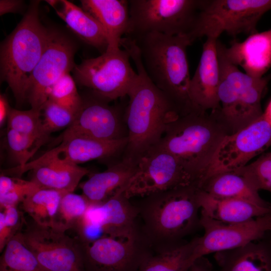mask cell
<instances>
[{
	"label": "cell",
	"instance_id": "obj_1",
	"mask_svg": "<svg viewBox=\"0 0 271 271\" xmlns=\"http://www.w3.org/2000/svg\"><path fill=\"white\" fill-rule=\"evenodd\" d=\"M121 46L129 53L138 74L127 93L128 101L124 111L128 143L122 157L137 160L159 143L167 125L181 114L147 75L134 42L125 38Z\"/></svg>",
	"mask_w": 271,
	"mask_h": 271
},
{
	"label": "cell",
	"instance_id": "obj_2",
	"mask_svg": "<svg viewBox=\"0 0 271 271\" xmlns=\"http://www.w3.org/2000/svg\"><path fill=\"white\" fill-rule=\"evenodd\" d=\"M199 188L194 184L140 198L133 203L140 231L153 249L183 240L200 225Z\"/></svg>",
	"mask_w": 271,
	"mask_h": 271
},
{
	"label": "cell",
	"instance_id": "obj_3",
	"mask_svg": "<svg viewBox=\"0 0 271 271\" xmlns=\"http://www.w3.org/2000/svg\"><path fill=\"white\" fill-rule=\"evenodd\" d=\"M128 38L134 42L150 80L173 102L181 115L193 111L187 56V48L192 43L188 36L149 33Z\"/></svg>",
	"mask_w": 271,
	"mask_h": 271
},
{
	"label": "cell",
	"instance_id": "obj_4",
	"mask_svg": "<svg viewBox=\"0 0 271 271\" xmlns=\"http://www.w3.org/2000/svg\"><path fill=\"white\" fill-rule=\"evenodd\" d=\"M228 134L226 126L213 113L193 111L171 122L157 145L176 157L199 187Z\"/></svg>",
	"mask_w": 271,
	"mask_h": 271
},
{
	"label": "cell",
	"instance_id": "obj_5",
	"mask_svg": "<svg viewBox=\"0 0 271 271\" xmlns=\"http://www.w3.org/2000/svg\"><path fill=\"white\" fill-rule=\"evenodd\" d=\"M40 3L31 1L22 19L1 45V80L8 83L18 104L26 100L27 83L50 37L51 30L40 20Z\"/></svg>",
	"mask_w": 271,
	"mask_h": 271
},
{
	"label": "cell",
	"instance_id": "obj_6",
	"mask_svg": "<svg viewBox=\"0 0 271 271\" xmlns=\"http://www.w3.org/2000/svg\"><path fill=\"white\" fill-rule=\"evenodd\" d=\"M217 49L220 72V108L212 113L232 134L263 114L261 99L271 74L261 78L251 77L229 62L217 44Z\"/></svg>",
	"mask_w": 271,
	"mask_h": 271
},
{
	"label": "cell",
	"instance_id": "obj_7",
	"mask_svg": "<svg viewBox=\"0 0 271 271\" xmlns=\"http://www.w3.org/2000/svg\"><path fill=\"white\" fill-rule=\"evenodd\" d=\"M271 10V0H203L193 28L188 35L196 39H218L224 32L235 37L257 32V24Z\"/></svg>",
	"mask_w": 271,
	"mask_h": 271
},
{
	"label": "cell",
	"instance_id": "obj_8",
	"mask_svg": "<svg viewBox=\"0 0 271 271\" xmlns=\"http://www.w3.org/2000/svg\"><path fill=\"white\" fill-rule=\"evenodd\" d=\"M125 49H107L100 56L75 65L74 79L91 95L109 103L127 96L137 77Z\"/></svg>",
	"mask_w": 271,
	"mask_h": 271
},
{
	"label": "cell",
	"instance_id": "obj_9",
	"mask_svg": "<svg viewBox=\"0 0 271 271\" xmlns=\"http://www.w3.org/2000/svg\"><path fill=\"white\" fill-rule=\"evenodd\" d=\"M203 0H128L129 28L127 37L149 33L188 35Z\"/></svg>",
	"mask_w": 271,
	"mask_h": 271
},
{
	"label": "cell",
	"instance_id": "obj_10",
	"mask_svg": "<svg viewBox=\"0 0 271 271\" xmlns=\"http://www.w3.org/2000/svg\"><path fill=\"white\" fill-rule=\"evenodd\" d=\"M192 184L191 177L178 159L156 145L137 159L136 171L124 193L129 199L142 198Z\"/></svg>",
	"mask_w": 271,
	"mask_h": 271
},
{
	"label": "cell",
	"instance_id": "obj_11",
	"mask_svg": "<svg viewBox=\"0 0 271 271\" xmlns=\"http://www.w3.org/2000/svg\"><path fill=\"white\" fill-rule=\"evenodd\" d=\"M22 238L45 271H84L80 243L53 226L26 222Z\"/></svg>",
	"mask_w": 271,
	"mask_h": 271
},
{
	"label": "cell",
	"instance_id": "obj_12",
	"mask_svg": "<svg viewBox=\"0 0 271 271\" xmlns=\"http://www.w3.org/2000/svg\"><path fill=\"white\" fill-rule=\"evenodd\" d=\"M73 43L62 33L51 30L46 47L26 84L25 98L31 108L41 110L53 85L72 71L75 64Z\"/></svg>",
	"mask_w": 271,
	"mask_h": 271
},
{
	"label": "cell",
	"instance_id": "obj_13",
	"mask_svg": "<svg viewBox=\"0 0 271 271\" xmlns=\"http://www.w3.org/2000/svg\"><path fill=\"white\" fill-rule=\"evenodd\" d=\"M80 243L84 271H139L153 252L141 232L126 239L106 236Z\"/></svg>",
	"mask_w": 271,
	"mask_h": 271
},
{
	"label": "cell",
	"instance_id": "obj_14",
	"mask_svg": "<svg viewBox=\"0 0 271 271\" xmlns=\"http://www.w3.org/2000/svg\"><path fill=\"white\" fill-rule=\"evenodd\" d=\"M200 214L204 234L197 237L194 261L210 253L233 249L264 238L271 231V213L246 222L229 223Z\"/></svg>",
	"mask_w": 271,
	"mask_h": 271
},
{
	"label": "cell",
	"instance_id": "obj_15",
	"mask_svg": "<svg viewBox=\"0 0 271 271\" xmlns=\"http://www.w3.org/2000/svg\"><path fill=\"white\" fill-rule=\"evenodd\" d=\"M270 146L271 125L262 114L249 125L224 138L200 186L213 175L245 166Z\"/></svg>",
	"mask_w": 271,
	"mask_h": 271
},
{
	"label": "cell",
	"instance_id": "obj_16",
	"mask_svg": "<svg viewBox=\"0 0 271 271\" xmlns=\"http://www.w3.org/2000/svg\"><path fill=\"white\" fill-rule=\"evenodd\" d=\"M116 105L91 95L83 99V104L72 123L56 140V144L73 137H81L102 141L128 138L124 111Z\"/></svg>",
	"mask_w": 271,
	"mask_h": 271
},
{
	"label": "cell",
	"instance_id": "obj_17",
	"mask_svg": "<svg viewBox=\"0 0 271 271\" xmlns=\"http://www.w3.org/2000/svg\"><path fill=\"white\" fill-rule=\"evenodd\" d=\"M217 40L206 38L198 65L191 78L189 95L193 111H214L220 108L218 90L220 72Z\"/></svg>",
	"mask_w": 271,
	"mask_h": 271
},
{
	"label": "cell",
	"instance_id": "obj_18",
	"mask_svg": "<svg viewBox=\"0 0 271 271\" xmlns=\"http://www.w3.org/2000/svg\"><path fill=\"white\" fill-rule=\"evenodd\" d=\"M28 171H32L30 180L41 189H52L65 193L73 192L81 179L89 173L87 168L78 165L42 155L24 166L5 170V173L20 178Z\"/></svg>",
	"mask_w": 271,
	"mask_h": 271
},
{
	"label": "cell",
	"instance_id": "obj_19",
	"mask_svg": "<svg viewBox=\"0 0 271 271\" xmlns=\"http://www.w3.org/2000/svg\"><path fill=\"white\" fill-rule=\"evenodd\" d=\"M127 143L128 138L119 140L102 141L85 137H73L62 141L57 147L43 155L78 165L93 160L111 161L114 163L122 157Z\"/></svg>",
	"mask_w": 271,
	"mask_h": 271
},
{
	"label": "cell",
	"instance_id": "obj_20",
	"mask_svg": "<svg viewBox=\"0 0 271 271\" xmlns=\"http://www.w3.org/2000/svg\"><path fill=\"white\" fill-rule=\"evenodd\" d=\"M217 44L229 62L251 77H262L271 67V29L250 35L242 42L233 41L229 47L218 40Z\"/></svg>",
	"mask_w": 271,
	"mask_h": 271
},
{
	"label": "cell",
	"instance_id": "obj_21",
	"mask_svg": "<svg viewBox=\"0 0 271 271\" xmlns=\"http://www.w3.org/2000/svg\"><path fill=\"white\" fill-rule=\"evenodd\" d=\"M137 161L122 157L105 171L91 175L80 185L82 194L90 203L99 204L125 190L136 171Z\"/></svg>",
	"mask_w": 271,
	"mask_h": 271
},
{
	"label": "cell",
	"instance_id": "obj_22",
	"mask_svg": "<svg viewBox=\"0 0 271 271\" xmlns=\"http://www.w3.org/2000/svg\"><path fill=\"white\" fill-rule=\"evenodd\" d=\"M124 191L120 190L105 202L95 204L107 236L126 239L140 233L137 209Z\"/></svg>",
	"mask_w": 271,
	"mask_h": 271
},
{
	"label": "cell",
	"instance_id": "obj_23",
	"mask_svg": "<svg viewBox=\"0 0 271 271\" xmlns=\"http://www.w3.org/2000/svg\"><path fill=\"white\" fill-rule=\"evenodd\" d=\"M82 8L102 26L108 38L107 49L121 48L129 28L128 0H81Z\"/></svg>",
	"mask_w": 271,
	"mask_h": 271
},
{
	"label": "cell",
	"instance_id": "obj_24",
	"mask_svg": "<svg viewBox=\"0 0 271 271\" xmlns=\"http://www.w3.org/2000/svg\"><path fill=\"white\" fill-rule=\"evenodd\" d=\"M198 199L201 214L225 223L246 222L271 213V207L241 199L215 197L199 188Z\"/></svg>",
	"mask_w": 271,
	"mask_h": 271
},
{
	"label": "cell",
	"instance_id": "obj_25",
	"mask_svg": "<svg viewBox=\"0 0 271 271\" xmlns=\"http://www.w3.org/2000/svg\"><path fill=\"white\" fill-rule=\"evenodd\" d=\"M215 271H271V239L264 238L214 253Z\"/></svg>",
	"mask_w": 271,
	"mask_h": 271
},
{
	"label": "cell",
	"instance_id": "obj_26",
	"mask_svg": "<svg viewBox=\"0 0 271 271\" xmlns=\"http://www.w3.org/2000/svg\"><path fill=\"white\" fill-rule=\"evenodd\" d=\"M53 7L69 28L87 44L104 53L108 45L106 34L90 14L67 0L56 1Z\"/></svg>",
	"mask_w": 271,
	"mask_h": 271
},
{
	"label": "cell",
	"instance_id": "obj_27",
	"mask_svg": "<svg viewBox=\"0 0 271 271\" xmlns=\"http://www.w3.org/2000/svg\"><path fill=\"white\" fill-rule=\"evenodd\" d=\"M199 188L215 197L241 199L260 206L271 207V203L262 199L243 176L234 171L213 175Z\"/></svg>",
	"mask_w": 271,
	"mask_h": 271
},
{
	"label": "cell",
	"instance_id": "obj_28",
	"mask_svg": "<svg viewBox=\"0 0 271 271\" xmlns=\"http://www.w3.org/2000/svg\"><path fill=\"white\" fill-rule=\"evenodd\" d=\"M197 237L163 247L153 249L139 271H190Z\"/></svg>",
	"mask_w": 271,
	"mask_h": 271
},
{
	"label": "cell",
	"instance_id": "obj_29",
	"mask_svg": "<svg viewBox=\"0 0 271 271\" xmlns=\"http://www.w3.org/2000/svg\"><path fill=\"white\" fill-rule=\"evenodd\" d=\"M65 194L54 190L40 189L27 197L20 205L35 222L53 226L61 200Z\"/></svg>",
	"mask_w": 271,
	"mask_h": 271
},
{
	"label": "cell",
	"instance_id": "obj_30",
	"mask_svg": "<svg viewBox=\"0 0 271 271\" xmlns=\"http://www.w3.org/2000/svg\"><path fill=\"white\" fill-rule=\"evenodd\" d=\"M21 232L7 244L0 257V271H45L24 242Z\"/></svg>",
	"mask_w": 271,
	"mask_h": 271
},
{
	"label": "cell",
	"instance_id": "obj_31",
	"mask_svg": "<svg viewBox=\"0 0 271 271\" xmlns=\"http://www.w3.org/2000/svg\"><path fill=\"white\" fill-rule=\"evenodd\" d=\"M7 122V128L32 137L43 145L49 137L44 131L40 109L31 108L27 110H20L11 107Z\"/></svg>",
	"mask_w": 271,
	"mask_h": 271
},
{
	"label": "cell",
	"instance_id": "obj_32",
	"mask_svg": "<svg viewBox=\"0 0 271 271\" xmlns=\"http://www.w3.org/2000/svg\"><path fill=\"white\" fill-rule=\"evenodd\" d=\"M90 204L83 194L73 192L65 194L61 200L53 226L66 232L73 229Z\"/></svg>",
	"mask_w": 271,
	"mask_h": 271
},
{
	"label": "cell",
	"instance_id": "obj_33",
	"mask_svg": "<svg viewBox=\"0 0 271 271\" xmlns=\"http://www.w3.org/2000/svg\"><path fill=\"white\" fill-rule=\"evenodd\" d=\"M41 189L31 180L12 177L3 174L0 176V210L18 206L29 196Z\"/></svg>",
	"mask_w": 271,
	"mask_h": 271
},
{
	"label": "cell",
	"instance_id": "obj_34",
	"mask_svg": "<svg viewBox=\"0 0 271 271\" xmlns=\"http://www.w3.org/2000/svg\"><path fill=\"white\" fill-rule=\"evenodd\" d=\"M48 99L66 108L75 115L81 108L83 99L79 94L74 78L67 73L51 87Z\"/></svg>",
	"mask_w": 271,
	"mask_h": 271
},
{
	"label": "cell",
	"instance_id": "obj_35",
	"mask_svg": "<svg viewBox=\"0 0 271 271\" xmlns=\"http://www.w3.org/2000/svg\"><path fill=\"white\" fill-rule=\"evenodd\" d=\"M6 142L8 152L19 167L29 162L43 144L35 139L7 128Z\"/></svg>",
	"mask_w": 271,
	"mask_h": 271
},
{
	"label": "cell",
	"instance_id": "obj_36",
	"mask_svg": "<svg viewBox=\"0 0 271 271\" xmlns=\"http://www.w3.org/2000/svg\"><path fill=\"white\" fill-rule=\"evenodd\" d=\"M232 171L243 176L255 190L271 192V160L266 154L252 163Z\"/></svg>",
	"mask_w": 271,
	"mask_h": 271
},
{
	"label": "cell",
	"instance_id": "obj_37",
	"mask_svg": "<svg viewBox=\"0 0 271 271\" xmlns=\"http://www.w3.org/2000/svg\"><path fill=\"white\" fill-rule=\"evenodd\" d=\"M41 110L44 131L49 137L53 132L67 128L75 117L72 112L50 99L43 104Z\"/></svg>",
	"mask_w": 271,
	"mask_h": 271
},
{
	"label": "cell",
	"instance_id": "obj_38",
	"mask_svg": "<svg viewBox=\"0 0 271 271\" xmlns=\"http://www.w3.org/2000/svg\"><path fill=\"white\" fill-rule=\"evenodd\" d=\"M73 230L78 240L84 244H90L107 236L95 205L92 203Z\"/></svg>",
	"mask_w": 271,
	"mask_h": 271
},
{
	"label": "cell",
	"instance_id": "obj_39",
	"mask_svg": "<svg viewBox=\"0 0 271 271\" xmlns=\"http://www.w3.org/2000/svg\"><path fill=\"white\" fill-rule=\"evenodd\" d=\"M26 221L18 206L10 207L0 212V252L8 242L21 232Z\"/></svg>",
	"mask_w": 271,
	"mask_h": 271
},
{
	"label": "cell",
	"instance_id": "obj_40",
	"mask_svg": "<svg viewBox=\"0 0 271 271\" xmlns=\"http://www.w3.org/2000/svg\"><path fill=\"white\" fill-rule=\"evenodd\" d=\"M24 1L21 0H1L0 15L8 13H16L21 10Z\"/></svg>",
	"mask_w": 271,
	"mask_h": 271
},
{
	"label": "cell",
	"instance_id": "obj_41",
	"mask_svg": "<svg viewBox=\"0 0 271 271\" xmlns=\"http://www.w3.org/2000/svg\"><path fill=\"white\" fill-rule=\"evenodd\" d=\"M190 271H215L211 262L205 256L197 259Z\"/></svg>",
	"mask_w": 271,
	"mask_h": 271
},
{
	"label": "cell",
	"instance_id": "obj_42",
	"mask_svg": "<svg viewBox=\"0 0 271 271\" xmlns=\"http://www.w3.org/2000/svg\"><path fill=\"white\" fill-rule=\"evenodd\" d=\"M11 107L10 106L7 97L1 94L0 95V125L2 126L8 119Z\"/></svg>",
	"mask_w": 271,
	"mask_h": 271
},
{
	"label": "cell",
	"instance_id": "obj_43",
	"mask_svg": "<svg viewBox=\"0 0 271 271\" xmlns=\"http://www.w3.org/2000/svg\"><path fill=\"white\" fill-rule=\"evenodd\" d=\"M263 115L265 120L271 125V99L268 103L264 111H263Z\"/></svg>",
	"mask_w": 271,
	"mask_h": 271
},
{
	"label": "cell",
	"instance_id": "obj_44",
	"mask_svg": "<svg viewBox=\"0 0 271 271\" xmlns=\"http://www.w3.org/2000/svg\"><path fill=\"white\" fill-rule=\"evenodd\" d=\"M268 158L271 160V152L266 153Z\"/></svg>",
	"mask_w": 271,
	"mask_h": 271
}]
</instances>
